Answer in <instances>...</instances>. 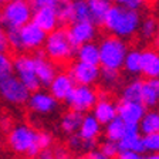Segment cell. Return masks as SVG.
Wrapping results in <instances>:
<instances>
[{"label":"cell","mask_w":159,"mask_h":159,"mask_svg":"<svg viewBox=\"0 0 159 159\" xmlns=\"http://www.w3.org/2000/svg\"><path fill=\"white\" fill-rule=\"evenodd\" d=\"M146 2H148V0H128V3L125 4V7H128V9H131V10H136V11H139V10L146 4Z\"/></svg>","instance_id":"obj_41"},{"label":"cell","mask_w":159,"mask_h":159,"mask_svg":"<svg viewBox=\"0 0 159 159\" xmlns=\"http://www.w3.org/2000/svg\"><path fill=\"white\" fill-rule=\"evenodd\" d=\"M77 21H93L87 0L73 2V23Z\"/></svg>","instance_id":"obj_30"},{"label":"cell","mask_w":159,"mask_h":159,"mask_svg":"<svg viewBox=\"0 0 159 159\" xmlns=\"http://www.w3.org/2000/svg\"><path fill=\"white\" fill-rule=\"evenodd\" d=\"M88 158L89 159H108L101 151H91V152L88 153Z\"/></svg>","instance_id":"obj_45"},{"label":"cell","mask_w":159,"mask_h":159,"mask_svg":"<svg viewBox=\"0 0 159 159\" xmlns=\"http://www.w3.org/2000/svg\"><path fill=\"white\" fill-rule=\"evenodd\" d=\"M70 75L73 77L75 85H94L101 78V68L95 64H87L75 61L70 67Z\"/></svg>","instance_id":"obj_9"},{"label":"cell","mask_w":159,"mask_h":159,"mask_svg":"<svg viewBox=\"0 0 159 159\" xmlns=\"http://www.w3.org/2000/svg\"><path fill=\"white\" fill-rule=\"evenodd\" d=\"M99 66L108 70H121L128 54V44L116 36H107L99 41Z\"/></svg>","instance_id":"obj_3"},{"label":"cell","mask_w":159,"mask_h":159,"mask_svg":"<svg viewBox=\"0 0 159 159\" xmlns=\"http://www.w3.org/2000/svg\"><path fill=\"white\" fill-rule=\"evenodd\" d=\"M39 148L40 151H44V149H50V146L53 145V136H51V134L46 132V131H43V132H39Z\"/></svg>","instance_id":"obj_38"},{"label":"cell","mask_w":159,"mask_h":159,"mask_svg":"<svg viewBox=\"0 0 159 159\" xmlns=\"http://www.w3.org/2000/svg\"><path fill=\"white\" fill-rule=\"evenodd\" d=\"M84 115L81 112H77V111H68L61 116V121H60V128L66 135H73V134L78 132L81 122H83Z\"/></svg>","instance_id":"obj_22"},{"label":"cell","mask_w":159,"mask_h":159,"mask_svg":"<svg viewBox=\"0 0 159 159\" xmlns=\"http://www.w3.org/2000/svg\"><path fill=\"white\" fill-rule=\"evenodd\" d=\"M6 36H7L9 47H11L13 50H23L21 48V39H20V30L19 29H7Z\"/></svg>","instance_id":"obj_35"},{"label":"cell","mask_w":159,"mask_h":159,"mask_svg":"<svg viewBox=\"0 0 159 159\" xmlns=\"http://www.w3.org/2000/svg\"><path fill=\"white\" fill-rule=\"evenodd\" d=\"M27 2L30 3V6L33 7V10L41 9V7L46 6H57L56 0H27Z\"/></svg>","instance_id":"obj_39"},{"label":"cell","mask_w":159,"mask_h":159,"mask_svg":"<svg viewBox=\"0 0 159 159\" xmlns=\"http://www.w3.org/2000/svg\"><path fill=\"white\" fill-rule=\"evenodd\" d=\"M75 57L77 61L99 66V46L94 41L83 44L75 48Z\"/></svg>","instance_id":"obj_21"},{"label":"cell","mask_w":159,"mask_h":159,"mask_svg":"<svg viewBox=\"0 0 159 159\" xmlns=\"http://www.w3.org/2000/svg\"><path fill=\"white\" fill-rule=\"evenodd\" d=\"M7 145L14 153L37 156L41 151L39 148V132L27 124H16L7 132Z\"/></svg>","instance_id":"obj_2"},{"label":"cell","mask_w":159,"mask_h":159,"mask_svg":"<svg viewBox=\"0 0 159 159\" xmlns=\"http://www.w3.org/2000/svg\"><path fill=\"white\" fill-rule=\"evenodd\" d=\"M93 115L101 122V125H107L118 116L116 104H114V101H111L108 97L101 95L93 108Z\"/></svg>","instance_id":"obj_18"},{"label":"cell","mask_w":159,"mask_h":159,"mask_svg":"<svg viewBox=\"0 0 159 159\" xmlns=\"http://www.w3.org/2000/svg\"><path fill=\"white\" fill-rule=\"evenodd\" d=\"M122 68H125L126 73L132 75L141 73V51L139 50H129L124 60Z\"/></svg>","instance_id":"obj_29"},{"label":"cell","mask_w":159,"mask_h":159,"mask_svg":"<svg viewBox=\"0 0 159 159\" xmlns=\"http://www.w3.org/2000/svg\"><path fill=\"white\" fill-rule=\"evenodd\" d=\"M158 27H159V21L155 19L153 16H148L141 21V26H139V34H141V39L142 40H152L156 37L158 33Z\"/></svg>","instance_id":"obj_28"},{"label":"cell","mask_w":159,"mask_h":159,"mask_svg":"<svg viewBox=\"0 0 159 159\" xmlns=\"http://www.w3.org/2000/svg\"><path fill=\"white\" fill-rule=\"evenodd\" d=\"M142 104L146 108H153L159 104V80L146 78L142 81Z\"/></svg>","instance_id":"obj_20"},{"label":"cell","mask_w":159,"mask_h":159,"mask_svg":"<svg viewBox=\"0 0 159 159\" xmlns=\"http://www.w3.org/2000/svg\"><path fill=\"white\" fill-rule=\"evenodd\" d=\"M30 94H31V91L14 74L0 78V97L6 102L17 107L23 105V104H27Z\"/></svg>","instance_id":"obj_6"},{"label":"cell","mask_w":159,"mask_h":159,"mask_svg":"<svg viewBox=\"0 0 159 159\" xmlns=\"http://www.w3.org/2000/svg\"><path fill=\"white\" fill-rule=\"evenodd\" d=\"M13 71L14 75L19 77V80L27 88L34 93L41 87L39 81V77L36 74V63L34 57L29 54H19L13 60Z\"/></svg>","instance_id":"obj_7"},{"label":"cell","mask_w":159,"mask_h":159,"mask_svg":"<svg viewBox=\"0 0 159 159\" xmlns=\"http://www.w3.org/2000/svg\"><path fill=\"white\" fill-rule=\"evenodd\" d=\"M141 14L136 10H131L125 6L112 4L108 10L102 27L109 34L121 39H131L139 31L141 26Z\"/></svg>","instance_id":"obj_1"},{"label":"cell","mask_w":159,"mask_h":159,"mask_svg":"<svg viewBox=\"0 0 159 159\" xmlns=\"http://www.w3.org/2000/svg\"><path fill=\"white\" fill-rule=\"evenodd\" d=\"M101 122L98 119L89 114V115H84L81 126L78 129V135L84 139V141H97L101 134Z\"/></svg>","instance_id":"obj_19"},{"label":"cell","mask_w":159,"mask_h":159,"mask_svg":"<svg viewBox=\"0 0 159 159\" xmlns=\"http://www.w3.org/2000/svg\"><path fill=\"white\" fill-rule=\"evenodd\" d=\"M139 131L142 135L159 132V111H156V109L146 111L143 118L139 122Z\"/></svg>","instance_id":"obj_25"},{"label":"cell","mask_w":159,"mask_h":159,"mask_svg":"<svg viewBox=\"0 0 159 159\" xmlns=\"http://www.w3.org/2000/svg\"><path fill=\"white\" fill-rule=\"evenodd\" d=\"M91 11V20L97 26H102L104 19H105L108 10L111 9V2L109 0H87Z\"/></svg>","instance_id":"obj_23"},{"label":"cell","mask_w":159,"mask_h":159,"mask_svg":"<svg viewBox=\"0 0 159 159\" xmlns=\"http://www.w3.org/2000/svg\"><path fill=\"white\" fill-rule=\"evenodd\" d=\"M148 2H155V0H148Z\"/></svg>","instance_id":"obj_52"},{"label":"cell","mask_w":159,"mask_h":159,"mask_svg":"<svg viewBox=\"0 0 159 159\" xmlns=\"http://www.w3.org/2000/svg\"><path fill=\"white\" fill-rule=\"evenodd\" d=\"M74 159H89L88 155H80V156H75Z\"/></svg>","instance_id":"obj_48"},{"label":"cell","mask_w":159,"mask_h":159,"mask_svg":"<svg viewBox=\"0 0 159 159\" xmlns=\"http://www.w3.org/2000/svg\"><path fill=\"white\" fill-rule=\"evenodd\" d=\"M99 151L104 153L108 159H114L118 156L119 153V146H118V142H114V141H108L107 139L105 142L101 145Z\"/></svg>","instance_id":"obj_36"},{"label":"cell","mask_w":159,"mask_h":159,"mask_svg":"<svg viewBox=\"0 0 159 159\" xmlns=\"http://www.w3.org/2000/svg\"><path fill=\"white\" fill-rule=\"evenodd\" d=\"M155 40H156V44H158V47H159V27H158V33H156Z\"/></svg>","instance_id":"obj_49"},{"label":"cell","mask_w":159,"mask_h":159,"mask_svg":"<svg viewBox=\"0 0 159 159\" xmlns=\"http://www.w3.org/2000/svg\"><path fill=\"white\" fill-rule=\"evenodd\" d=\"M68 148L71 151H85V141L77 134L68 135Z\"/></svg>","instance_id":"obj_37"},{"label":"cell","mask_w":159,"mask_h":159,"mask_svg":"<svg viewBox=\"0 0 159 159\" xmlns=\"http://www.w3.org/2000/svg\"><path fill=\"white\" fill-rule=\"evenodd\" d=\"M116 159H143V156L138 152H131V151H121L116 156Z\"/></svg>","instance_id":"obj_40"},{"label":"cell","mask_w":159,"mask_h":159,"mask_svg":"<svg viewBox=\"0 0 159 159\" xmlns=\"http://www.w3.org/2000/svg\"><path fill=\"white\" fill-rule=\"evenodd\" d=\"M73 2H80V0H73Z\"/></svg>","instance_id":"obj_53"},{"label":"cell","mask_w":159,"mask_h":159,"mask_svg":"<svg viewBox=\"0 0 159 159\" xmlns=\"http://www.w3.org/2000/svg\"><path fill=\"white\" fill-rule=\"evenodd\" d=\"M75 83L70 73H57L56 78L50 84V93L57 101H67L70 94L73 93Z\"/></svg>","instance_id":"obj_16"},{"label":"cell","mask_w":159,"mask_h":159,"mask_svg":"<svg viewBox=\"0 0 159 159\" xmlns=\"http://www.w3.org/2000/svg\"><path fill=\"white\" fill-rule=\"evenodd\" d=\"M101 81L104 85L112 88L118 84L119 81V71L118 70H108V68H102L101 70Z\"/></svg>","instance_id":"obj_33"},{"label":"cell","mask_w":159,"mask_h":159,"mask_svg":"<svg viewBox=\"0 0 159 159\" xmlns=\"http://www.w3.org/2000/svg\"><path fill=\"white\" fill-rule=\"evenodd\" d=\"M53 152H54V155H56V159H67V156H68V153H67V149L61 148V146L56 148Z\"/></svg>","instance_id":"obj_43"},{"label":"cell","mask_w":159,"mask_h":159,"mask_svg":"<svg viewBox=\"0 0 159 159\" xmlns=\"http://www.w3.org/2000/svg\"><path fill=\"white\" fill-rule=\"evenodd\" d=\"M34 57V63H36V74L39 77V81L43 87H50L51 81L57 75V67L54 61L48 58L44 54V51H39Z\"/></svg>","instance_id":"obj_14"},{"label":"cell","mask_w":159,"mask_h":159,"mask_svg":"<svg viewBox=\"0 0 159 159\" xmlns=\"http://www.w3.org/2000/svg\"><path fill=\"white\" fill-rule=\"evenodd\" d=\"M116 112H118V118H121L125 124H138L139 125L141 119L146 112V107L142 102L121 99L116 104Z\"/></svg>","instance_id":"obj_13"},{"label":"cell","mask_w":159,"mask_h":159,"mask_svg":"<svg viewBox=\"0 0 159 159\" xmlns=\"http://www.w3.org/2000/svg\"><path fill=\"white\" fill-rule=\"evenodd\" d=\"M9 48V43H7V36L4 31L3 26L0 23V51H6Z\"/></svg>","instance_id":"obj_42"},{"label":"cell","mask_w":159,"mask_h":159,"mask_svg":"<svg viewBox=\"0 0 159 159\" xmlns=\"http://www.w3.org/2000/svg\"><path fill=\"white\" fill-rule=\"evenodd\" d=\"M125 128H126V124L121 118L116 116L115 119H112L111 122H108L105 125V138L108 141L119 142L124 138V135H125Z\"/></svg>","instance_id":"obj_26"},{"label":"cell","mask_w":159,"mask_h":159,"mask_svg":"<svg viewBox=\"0 0 159 159\" xmlns=\"http://www.w3.org/2000/svg\"><path fill=\"white\" fill-rule=\"evenodd\" d=\"M115 4H119V6H125L128 3V0H112Z\"/></svg>","instance_id":"obj_47"},{"label":"cell","mask_w":159,"mask_h":159,"mask_svg":"<svg viewBox=\"0 0 159 159\" xmlns=\"http://www.w3.org/2000/svg\"><path fill=\"white\" fill-rule=\"evenodd\" d=\"M141 74L145 78L159 80V50L146 48L141 51Z\"/></svg>","instance_id":"obj_17"},{"label":"cell","mask_w":159,"mask_h":159,"mask_svg":"<svg viewBox=\"0 0 159 159\" xmlns=\"http://www.w3.org/2000/svg\"><path fill=\"white\" fill-rule=\"evenodd\" d=\"M121 99L125 101H135V102H142V81L134 80L128 83L122 88Z\"/></svg>","instance_id":"obj_27"},{"label":"cell","mask_w":159,"mask_h":159,"mask_svg":"<svg viewBox=\"0 0 159 159\" xmlns=\"http://www.w3.org/2000/svg\"><path fill=\"white\" fill-rule=\"evenodd\" d=\"M98 98V93L93 85H75L67 98V104L73 111L85 114L94 108Z\"/></svg>","instance_id":"obj_8"},{"label":"cell","mask_w":159,"mask_h":159,"mask_svg":"<svg viewBox=\"0 0 159 159\" xmlns=\"http://www.w3.org/2000/svg\"><path fill=\"white\" fill-rule=\"evenodd\" d=\"M20 30V39H21V48L27 51H39L44 46L47 39V33L41 30L34 21L24 24Z\"/></svg>","instance_id":"obj_10"},{"label":"cell","mask_w":159,"mask_h":159,"mask_svg":"<svg viewBox=\"0 0 159 159\" xmlns=\"http://www.w3.org/2000/svg\"><path fill=\"white\" fill-rule=\"evenodd\" d=\"M33 7L27 0L9 2L0 10V23L6 29H21L33 19Z\"/></svg>","instance_id":"obj_5"},{"label":"cell","mask_w":159,"mask_h":159,"mask_svg":"<svg viewBox=\"0 0 159 159\" xmlns=\"http://www.w3.org/2000/svg\"><path fill=\"white\" fill-rule=\"evenodd\" d=\"M27 105L33 112L47 115V114H51L56 111L58 107V101L51 95V93H44V91L37 89V91L30 94Z\"/></svg>","instance_id":"obj_12"},{"label":"cell","mask_w":159,"mask_h":159,"mask_svg":"<svg viewBox=\"0 0 159 159\" xmlns=\"http://www.w3.org/2000/svg\"><path fill=\"white\" fill-rule=\"evenodd\" d=\"M143 149L148 153H159V132L142 135Z\"/></svg>","instance_id":"obj_32"},{"label":"cell","mask_w":159,"mask_h":159,"mask_svg":"<svg viewBox=\"0 0 159 159\" xmlns=\"http://www.w3.org/2000/svg\"><path fill=\"white\" fill-rule=\"evenodd\" d=\"M57 3H61V2H67V0H56Z\"/></svg>","instance_id":"obj_51"},{"label":"cell","mask_w":159,"mask_h":159,"mask_svg":"<svg viewBox=\"0 0 159 159\" xmlns=\"http://www.w3.org/2000/svg\"><path fill=\"white\" fill-rule=\"evenodd\" d=\"M118 146H119V152L121 151H131V152H138V153L145 152V149H143V139L141 132L125 134L124 138L118 142Z\"/></svg>","instance_id":"obj_24"},{"label":"cell","mask_w":159,"mask_h":159,"mask_svg":"<svg viewBox=\"0 0 159 159\" xmlns=\"http://www.w3.org/2000/svg\"><path fill=\"white\" fill-rule=\"evenodd\" d=\"M57 14H58L60 23L71 24L73 23V0H67L57 3Z\"/></svg>","instance_id":"obj_31"},{"label":"cell","mask_w":159,"mask_h":159,"mask_svg":"<svg viewBox=\"0 0 159 159\" xmlns=\"http://www.w3.org/2000/svg\"><path fill=\"white\" fill-rule=\"evenodd\" d=\"M31 21L37 24L41 30H44L47 34L54 31L57 26L60 24L58 14H57L56 6H46L41 9H37L33 11V19Z\"/></svg>","instance_id":"obj_15"},{"label":"cell","mask_w":159,"mask_h":159,"mask_svg":"<svg viewBox=\"0 0 159 159\" xmlns=\"http://www.w3.org/2000/svg\"><path fill=\"white\" fill-rule=\"evenodd\" d=\"M43 48L44 54L57 64L70 63L75 54V47L71 44L67 30L64 29H56L54 31L47 34Z\"/></svg>","instance_id":"obj_4"},{"label":"cell","mask_w":159,"mask_h":159,"mask_svg":"<svg viewBox=\"0 0 159 159\" xmlns=\"http://www.w3.org/2000/svg\"><path fill=\"white\" fill-rule=\"evenodd\" d=\"M97 24L93 21H77V23H71L70 27L67 29V34L74 47H80L85 43L94 41L97 36Z\"/></svg>","instance_id":"obj_11"},{"label":"cell","mask_w":159,"mask_h":159,"mask_svg":"<svg viewBox=\"0 0 159 159\" xmlns=\"http://www.w3.org/2000/svg\"><path fill=\"white\" fill-rule=\"evenodd\" d=\"M143 159H159V153H148L146 156H143Z\"/></svg>","instance_id":"obj_46"},{"label":"cell","mask_w":159,"mask_h":159,"mask_svg":"<svg viewBox=\"0 0 159 159\" xmlns=\"http://www.w3.org/2000/svg\"><path fill=\"white\" fill-rule=\"evenodd\" d=\"M13 74V60L6 54V51H0V78Z\"/></svg>","instance_id":"obj_34"},{"label":"cell","mask_w":159,"mask_h":159,"mask_svg":"<svg viewBox=\"0 0 159 159\" xmlns=\"http://www.w3.org/2000/svg\"><path fill=\"white\" fill-rule=\"evenodd\" d=\"M9 2H16V0H0V4H6Z\"/></svg>","instance_id":"obj_50"},{"label":"cell","mask_w":159,"mask_h":159,"mask_svg":"<svg viewBox=\"0 0 159 159\" xmlns=\"http://www.w3.org/2000/svg\"><path fill=\"white\" fill-rule=\"evenodd\" d=\"M39 159H56V155H54L53 151L50 149H44L39 153Z\"/></svg>","instance_id":"obj_44"}]
</instances>
